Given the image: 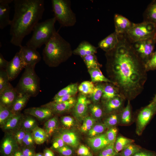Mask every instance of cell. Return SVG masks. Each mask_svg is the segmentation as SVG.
I'll return each mask as SVG.
<instances>
[{
  "instance_id": "6da1fadb",
  "label": "cell",
  "mask_w": 156,
  "mask_h": 156,
  "mask_svg": "<svg viewBox=\"0 0 156 156\" xmlns=\"http://www.w3.org/2000/svg\"><path fill=\"white\" fill-rule=\"evenodd\" d=\"M106 55L113 84L125 99H134L144 89L147 72L125 34H119L117 44Z\"/></svg>"
},
{
  "instance_id": "7a4b0ae2",
  "label": "cell",
  "mask_w": 156,
  "mask_h": 156,
  "mask_svg": "<svg viewBox=\"0 0 156 156\" xmlns=\"http://www.w3.org/2000/svg\"><path fill=\"white\" fill-rule=\"evenodd\" d=\"M14 12L10 25V42L20 47L23 39L42 18L43 0H14Z\"/></svg>"
},
{
  "instance_id": "3957f363",
  "label": "cell",
  "mask_w": 156,
  "mask_h": 156,
  "mask_svg": "<svg viewBox=\"0 0 156 156\" xmlns=\"http://www.w3.org/2000/svg\"><path fill=\"white\" fill-rule=\"evenodd\" d=\"M72 53L70 44L56 31L45 44L43 59L49 66H55L65 61Z\"/></svg>"
},
{
  "instance_id": "277c9868",
  "label": "cell",
  "mask_w": 156,
  "mask_h": 156,
  "mask_svg": "<svg viewBox=\"0 0 156 156\" xmlns=\"http://www.w3.org/2000/svg\"><path fill=\"white\" fill-rule=\"evenodd\" d=\"M56 21L54 17L37 23L26 46L37 49L45 44L56 31L55 27Z\"/></svg>"
},
{
  "instance_id": "5b68a950",
  "label": "cell",
  "mask_w": 156,
  "mask_h": 156,
  "mask_svg": "<svg viewBox=\"0 0 156 156\" xmlns=\"http://www.w3.org/2000/svg\"><path fill=\"white\" fill-rule=\"evenodd\" d=\"M36 65L26 66L17 86L15 88L19 94L36 96L40 90V79L35 71Z\"/></svg>"
},
{
  "instance_id": "8992f818",
  "label": "cell",
  "mask_w": 156,
  "mask_h": 156,
  "mask_svg": "<svg viewBox=\"0 0 156 156\" xmlns=\"http://www.w3.org/2000/svg\"><path fill=\"white\" fill-rule=\"evenodd\" d=\"M51 3L54 17L61 27H72L75 24L76 17L71 9L70 0H52Z\"/></svg>"
},
{
  "instance_id": "52a82bcc",
  "label": "cell",
  "mask_w": 156,
  "mask_h": 156,
  "mask_svg": "<svg viewBox=\"0 0 156 156\" xmlns=\"http://www.w3.org/2000/svg\"><path fill=\"white\" fill-rule=\"evenodd\" d=\"M131 42L156 38V25L143 21L138 23H133L131 28L125 34Z\"/></svg>"
},
{
  "instance_id": "ba28073f",
  "label": "cell",
  "mask_w": 156,
  "mask_h": 156,
  "mask_svg": "<svg viewBox=\"0 0 156 156\" xmlns=\"http://www.w3.org/2000/svg\"><path fill=\"white\" fill-rule=\"evenodd\" d=\"M156 113V103L151 101L139 112L137 118L136 133L140 135L146 125Z\"/></svg>"
},
{
  "instance_id": "9c48e42d",
  "label": "cell",
  "mask_w": 156,
  "mask_h": 156,
  "mask_svg": "<svg viewBox=\"0 0 156 156\" xmlns=\"http://www.w3.org/2000/svg\"><path fill=\"white\" fill-rule=\"evenodd\" d=\"M155 38L148 39L133 42H131L135 52L145 64L154 52V50L156 43Z\"/></svg>"
},
{
  "instance_id": "30bf717a",
  "label": "cell",
  "mask_w": 156,
  "mask_h": 156,
  "mask_svg": "<svg viewBox=\"0 0 156 156\" xmlns=\"http://www.w3.org/2000/svg\"><path fill=\"white\" fill-rule=\"evenodd\" d=\"M26 65L19 51L9 63L6 70L10 81L15 79Z\"/></svg>"
},
{
  "instance_id": "8fae6325",
  "label": "cell",
  "mask_w": 156,
  "mask_h": 156,
  "mask_svg": "<svg viewBox=\"0 0 156 156\" xmlns=\"http://www.w3.org/2000/svg\"><path fill=\"white\" fill-rule=\"evenodd\" d=\"M26 66L36 65L41 60V56L36 49L28 47L22 46L19 50Z\"/></svg>"
},
{
  "instance_id": "7c38bea8",
  "label": "cell",
  "mask_w": 156,
  "mask_h": 156,
  "mask_svg": "<svg viewBox=\"0 0 156 156\" xmlns=\"http://www.w3.org/2000/svg\"><path fill=\"white\" fill-rule=\"evenodd\" d=\"M90 103V101L85 95L82 94L79 96L73 111L74 116L78 120H83L87 116L88 105Z\"/></svg>"
},
{
  "instance_id": "4fadbf2b",
  "label": "cell",
  "mask_w": 156,
  "mask_h": 156,
  "mask_svg": "<svg viewBox=\"0 0 156 156\" xmlns=\"http://www.w3.org/2000/svg\"><path fill=\"white\" fill-rule=\"evenodd\" d=\"M18 94L15 88L10 84L0 93V104L10 109Z\"/></svg>"
},
{
  "instance_id": "5bb4252c",
  "label": "cell",
  "mask_w": 156,
  "mask_h": 156,
  "mask_svg": "<svg viewBox=\"0 0 156 156\" xmlns=\"http://www.w3.org/2000/svg\"><path fill=\"white\" fill-rule=\"evenodd\" d=\"M76 101V99L73 97L65 102L56 103L52 101L41 106L49 108L53 113H62L66 112L74 107Z\"/></svg>"
},
{
  "instance_id": "9a60e30c",
  "label": "cell",
  "mask_w": 156,
  "mask_h": 156,
  "mask_svg": "<svg viewBox=\"0 0 156 156\" xmlns=\"http://www.w3.org/2000/svg\"><path fill=\"white\" fill-rule=\"evenodd\" d=\"M114 21L115 31L118 34H126L133 23L126 17L118 14H114Z\"/></svg>"
},
{
  "instance_id": "2e32d148",
  "label": "cell",
  "mask_w": 156,
  "mask_h": 156,
  "mask_svg": "<svg viewBox=\"0 0 156 156\" xmlns=\"http://www.w3.org/2000/svg\"><path fill=\"white\" fill-rule=\"evenodd\" d=\"M125 100L124 97L120 95L103 102L104 112L108 114L120 112L124 108Z\"/></svg>"
},
{
  "instance_id": "e0dca14e",
  "label": "cell",
  "mask_w": 156,
  "mask_h": 156,
  "mask_svg": "<svg viewBox=\"0 0 156 156\" xmlns=\"http://www.w3.org/2000/svg\"><path fill=\"white\" fill-rule=\"evenodd\" d=\"M13 0H0V29H3L11 24V20L10 19V8L9 4Z\"/></svg>"
},
{
  "instance_id": "ac0fdd59",
  "label": "cell",
  "mask_w": 156,
  "mask_h": 156,
  "mask_svg": "<svg viewBox=\"0 0 156 156\" xmlns=\"http://www.w3.org/2000/svg\"><path fill=\"white\" fill-rule=\"evenodd\" d=\"M17 143L14 138L8 135L3 139L1 145V152L3 156H11L18 150Z\"/></svg>"
},
{
  "instance_id": "d6986e66",
  "label": "cell",
  "mask_w": 156,
  "mask_h": 156,
  "mask_svg": "<svg viewBox=\"0 0 156 156\" xmlns=\"http://www.w3.org/2000/svg\"><path fill=\"white\" fill-rule=\"evenodd\" d=\"M87 142L89 146L95 151H100L110 143L105 133L94 137H89Z\"/></svg>"
},
{
  "instance_id": "ffe728a7",
  "label": "cell",
  "mask_w": 156,
  "mask_h": 156,
  "mask_svg": "<svg viewBox=\"0 0 156 156\" xmlns=\"http://www.w3.org/2000/svg\"><path fill=\"white\" fill-rule=\"evenodd\" d=\"M119 40V34L114 31L100 41L98 45L99 47L107 52L114 49Z\"/></svg>"
},
{
  "instance_id": "44dd1931",
  "label": "cell",
  "mask_w": 156,
  "mask_h": 156,
  "mask_svg": "<svg viewBox=\"0 0 156 156\" xmlns=\"http://www.w3.org/2000/svg\"><path fill=\"white\" fill-rule=\"evenodd\" d=\"M64 141L66 145L76 148L79 144V137L75 132L68 129L60 131L58 135Z\"/></svg>"
},
{
  "instance_id": "7402d4cb",
  "label": "cell",
  "mask_w": 156,
  "mask_h": 156,
  "mask_svg": "<svg viewBox=\"0 0 156 156\" xmlns=\"http://www.w3.org/2000/svg\"><path fill=\"white\" fill-rule=\"evenodd\" d=\"M25 112L39 119L43 120L49 118L53 113L49 108L42 106L28 108L25 110Z\"/></svg>"
},
{
  "instance_id": "603a6c76",
  "label": "cell",
  "mask_w": 156,
  "mask_h": 156,
  "mask_svg": "<svg viewBox=\"0 0 156 156\" xmlns=\"http://www.w3.org/2000/svg\"><path fill=\"white\" fill-rule=\"evenodd\" d=\"M97 48L86 41H82L76 48L73 51L74 54L81 57L90 54H95L97 52Z\"/></svg>"
},
{
  "instance_id": "cb8c5ba5",
  "label": "cell",
  "mask_w": 156,
  "mask_h": 156,
  "mask_svg": "<svg viewBox=\"0 0 156 156\" xmlns=\"http://www.w3.org/2000/svg\"><path fill=\"white\" fill-rule=\"evenodd\" d=\"M120 95H121L118 88L114 84L110 83L104 84L101 98L103 102Z\"/></svg>"
},
{
  "instance_id": "d4e9b609",
  "label": "cell",
  "mask_w": 156,
  "mask_h": 156,
  "mask_svg": "<svg viewBox=\"0 0 156 156\" xmlns=\"http://www.w3.org/2000/svg\"><path fill=\"white\" fill-rule=\"evenodd\" d=\"M143 21L156 25V0L152 1L143 14Z\"/></svg>"
},
{
  "instance_id": "484cf974",
  "label": "cell",
  "mask_w": 156,
  "mask_h": 156,
  "mask_svg": "<svg viewBox=\"0 0 156 156\" xmlns=\"http://www.w3.org/2000/svg\"><path fill=\"white\" fill-rule=\"evenodd\" d=\"M30 96L27 94H19L10 109L14 114H17L24 107Z\"/></svg>"
},
{
  "instance_id": "4316f807",
  "label": "cell",
  "mask_w": 156,
  "mask_h": 156,
  "mask_svg": "<svg viewBox=\"0 0 156 156\" xmlns=\"http://www.w3.org/2000/svg\"><path fill=\"white\" fill-rule=\"evenodd\" d=\"M92 81L94 82H105L113 84L110 79L105 77L102 73L100 68H95L88 69Z\"/></svg>"
},
{
  "instance_id": "83f0119b",
  "label": "cell",
  "mask_w": 156,
  "mask_h": 156,
  "mask_svg": "<svg viewBox=\"0 0 156 156\" xmlns=\"http://www.w3.org/2000/svg\"><path fill=\"white\" fill-rule=\"evenodd\" d=\"M127 104L120 113V124L123 125L129 124L132 120L131 107L130 101L127 100Z\"/></svg>"
},
{
  "instance_id": "f1b7e54d",
  "label": "cell",
  "mask_w": 156,
  "mask_h": 156,
  "mask_svg": "<svg viewBox=\"0 0 156 156\" xmlns=\"http://www.w3.org/2000/svg\"><path fill=\"white\" fill-rule=\"evenodd\" d=\"M32 133L35 142L37 144H43L49 137L45 130L38 126L32 131Z\"/></svg>"
},
{
  "instance_id": "f546056e",
  "label": "cell",
  "mask_w": 156,
  "mask_h": 156,
  "mask_svg": "<svg viewBox=\"0 0 156 156\" xmlns=\"http://www.w3.org/2000/svg\"><path fill=\"white\" fill-rule=\"evenodd\" d=\"M134 140L121 135L117 136L114 143V149L117 153H120L129 144L134 143Z\"/></svg>"
},
{
  "instance_id": "4dcf8cb0",
  "label": "cell",
  "mask_w": 156,
  "mask_h": 156,
  "mask_svg": "<svg viewBox=\"0 0 156 156\" xmlns=\"http://www.w3.org/2000/svg\"><path fill=\"white\" fill-rule=\"evenodd\" d=\"M120 111L110 114V115L105 119L103 123L107 128L109 129L112 127H116L117 125L120 124Z\"/></svg>"
},
{
  "instance_id": "1f68e13d",
  "label": "cell",
  "mask_w": 156,
  "mask_h": 156,
  "mask_svg": "<svg viewBox=\"0 0 156 156\" xmlns=\"http://www.w3.org/2000/svg\"><path fill=\"white\" fill-rule=\"evenodd\" d=\"M58 125V120L56 116L49 119L45 123L44 130L49 137L51 135L57 130Z\"/></svg>"
},
{
  "instance_id": "d6a6232c",
  "label": "cell",
  "mask_w": 156,
  "mask_h": 156,
  "mask_svg": "<svg viewBox=\"0 0 156 156\" xmlns=\"http://www.w3.org/2000/svg\"><path fill=\"white\" fill-rule=\"evenodd\" d=\"M22 117V115L19 113L14 114L7 121L3 126L4 130H8L15 128L18 125Z\"/></svg>"
},
{
  "instance_id": "836d02e7",
  "label": "cell",
  "mask_w": 156,
  "mask_h": 156,
  "mask_svg": "<svg viewBox=\"0 0 156 156\" xmlns=\"http://www.w3.org/2000/svg\"><path fill=\"white\" fill-rule=\"evenodd\" d=\"M16 114L13 113L8 108L0 104V124L2 127L7 121Z\"/></svg>"
},
{
  "instance_id": "e575fe53",
  "label": "cell",
  "mask_w": 156,
  "mask_h": 156,
  "mask_svg": "<svg viewBox=\"0 0 156 156\" xmlns=\"http://www.w3.org/2000/svg\"><path fill=\"white\" fill-rule=\"evenodd\" d=\"M88 69L100 68L101 65L95 54H90L82 57Z\"/></svg>"
},
{
  "instance_id": "d590c367",
  "label": "cell",
  "mask_w": 156,
  "mask_h": 156,
  "mask_svg": "<svg viewBox=\"0 0 156 156\" xmlns=\"http://www.w3.org/2000/svg\"><path fill=\"white\" fill-rule=\"evenodd\" d=\"M103 87L104 84L99 83L97 84L95 86L93 92L90 95L91 100L94 103H98L101 99Z\"/></svg>"
},
{
  "instance_id": "8d00e7d4",
  "label": "cell",
  "mask_w": 156,
  "mask_h": 156,
  "mask_svg": "<svg viewBox=\"0 0 156 156\" xmlns=\"http://www.w3.org/2000/svg\"><path fill=\"white\" fill-rule=\"evenodd\" d=\"M142 148L140 146L134 143H131L120 153V156H132Z\"/></svg>"
},
{
  "instance_id": "74e56055",
  "label": "cell",
  "mask_w": 156,
  "mask_h": 156,
  "mask_svg": "<svg viewBox=\"0 0 156 156\" xmlns=\"http://www.w3.org/2000/svg\"><path fill=\"white\" fill-rule=\"evenodd\" d=\"M95 86L92 81H85L82 82L78 86V90L84 95L91 94Z\"/></svg>"
},
{
  "instance_id": "f35d334b",
  "label": "cell",
  "mask_w": 156,
  "mask_h": 156,
  "mask_svg": "<svg viewBox=\"0 0 156 156\" xmlns=\"http://www.w3.org/2000/svg\"><path fill=\"white\" fill-rule=\"evenodd\" d=\"M96 120L91 116H86L83 120L80 129L81 131L83 133L88 132L96 124Z\"/></svg>"
},
{
  "instance_id": "ab89813d",
  "label": "cell",
  "mask_w": 156,
  "mask_h": 156,
  "mask_svg": "<svg viewBox=\"0 0 156 156\" xmlns=\"http://www.w3.org/2000/svg\"><path fill=\"white\" fill-rule=\"evenodd\" d=\"M78 90V86L76 83L70 84L60 90L55 95L53 99L68 94H76Z\"/></svg>"
},
{
  "instance_id": "60d3db41",
  "label": "cell",
  "mask_w": 156,
  "mask_h": 156,
  "mask_svg": "<svg viewBox=\"0 0 156 156\" xmlns=\"http://www.w3.org/2000/svg\"><path fill=\"white\" fill-rule=\"evenodd\" d=\"M92 117L97 120L101 118L104 113V110L99 105L96 103L91 104L89 106Z\"/></svg>"
},
{
  "instance_id": "b9f144b4",
  "label": "cell",
  "mask_w": 156,
  "mask_h": 156,
  "mask_svg": "<svg viewBox=\"0 0 156 156\" xmlns=\"http://www.w3.org/2000/svg\"><path fill=\"white\" fill-rule=\"evenodd\" d=\"M107 128L103 123L95 124L88 132L90 138H92L103 133Z\"/></svg>"
},
{
  "instance_id": "7bdbcfd3",
  "label": "cell",
  "mask_w": 156,
  "mask_h": 156,
  "mask_svg": "<svg viewBox=\"0 0 156 156\" xmlns=\"http://www.w3.org/2000/svg\"><path fill=\"white\" fill-rule=\"evenodd\" d=\"M10 81L6 70L0 68V93L10 84Z\"/></svg>"
},
{
  "instance_id": "ee69618b",
  "label": "cell",
  "mask_w": 156,
  "mask_h": 156,
  "mask_svg": "<svg viewBox=\"0 0 156 156\" xmlns=\"http://www.w3.org/2000/svg\"><path fill=\"white\" fill-rule=\"evenodd\" d=\"M99 156H120L119 153H116L114 149V143H110L100 151Z\"/></svg>"
},
{
  "instance_id": "f6af8a7d",
  "label": "cell",
  "mask_w": 156,
  "mask_h": 156,
  "mask_svg": "<svg viewBox=\"0 0 156 156\" xmlns=\"http://www.w3.org/2000/svg\"><path fill=\"white\" fill-rule=\"evenodd\" d=\"M37 127L36 120L31 117H27L23 123V127L27 131H32Z\"/></svg>"
},
{
  "instance_id": "bcb514c9",
  "label": "cell",
  "mask_w": 156,
  "mask_h": 156,
  "mask_svg": "<svg viewBox=\"0 0 156 156\" xmlns=\"http://www.w3.org/2000/svg\"><path fill=\"white\" fill-rule=\"evenodd\" d=\"M145 67L147 72L156 70V51L153 53L145 63Z\"/></svg>"
},
{
  "instance_id": "7dc6e473",
  "label": "cell",
  "mask_w": 156,
  "mask_h": 156,
  "mask_svg": "<svg viewBox=\"0 0 156 156\" xmlns=\"http://www.w3.org/2000/svg\"><path fill=\"white\" fill-rule=\"evenodd\" d=\"M118 130L116 127L109 129L105 133L107 138L110 143H114L117 137Z\"/></svg>"
},
{
  "instance_id": "c3c4849f",
  "label": "cell",
  "mask_w": 156,
  "mask_h": 156,
  "mask_svg": "<svg viewBox=\"0 0 156 156\" xmlns=\"http://www.w3.org/2000/svg\"><path fill=\"white\" fill-rule=\"evenodd\" d=\"M34 143L35 142L32 133L26 132L23 140V144L27 147L33 148Z\"/></svg>"
},
{
  "instance_id": "681fc988",
  "label": "cell",
  "mask_w": 156,
  "mask_h": 156,
  "mask_svg": "<svg viewBox=\"0 0 156 156\" xmlns=\"http://www.w3.org/2000/svg\"><path fill=\"white\" fill-rule=\"evenodd\" d=\"M66 145V144L63 140L58 135L54 140L51 148L55 150Z\"/></svg>"
},
{
  "instance_id": "f907efd6",
  "label": "cell",
  "mask_w": 156,
  "mask_h": 156,
  "mask_svg": "<svg viewBox=\"0 0 156 156\" xmlns=\"http://www.w3.org/2000/svg\"><path fill=\"white\" fill-rule=\"evenodd\" d=\"M61 122L64 126L69 128L74 125V120L72 117L69 116H66L62 117Z\"/></svg>"
},
{
  "instance_id": "816d5d0a",
  "label": "cell",
  "mask_w": 156,
  "mask_h": 156,
  "mask_svg": "<svg viewBox=\"0 0 156 156\" xmlns=\"http://www.w3.org/2000/svg\"><path fill=\"white\" fill-rule=\"evenodd\" d=\"M55 151L63 156H71L73 154V152L72 149L67 145Z\"/></svg>"
},
{
  "instance_id": "f5cc1de1",
  "label": "cell",
  "mask_w": 156,
  "mask_h": 156,
  "mask_svg": "<svg viewBox=\"0 0 156 156\" xmlns=\"http://www.w3.org/2000/svg\"><path fill=\"white\" fill-rule=\"evenodd\" d=\"M26 133V132L23 130H19L16 132L14 135V138L17 143L20 145L23 144V140Z\"/></svg>"
},
{
  "instance_id": "db71d44e",
  "label": "cell",
  "mask_w": 156,
  "mask_h": 156,
  "mask_svg": "<svg viewBox=\"0 0 156 156\" xmlns=\"http://www.w3.org/2000/svg\"><path fill=\"white\" fill-rule=\"evenodd\" d=\"M132 156H156V153L153 151L142 148Z\"/></svg>"
},
{
  "instance_id": "11a10c76",
  "label": "cell",
  "mask_w": 156,
  "mask_h": 156,
  "mask_svg": "<svg viewBox=\"0 0 156 156\" xmlns=\"http://www.w3.org/2000/svg\"><path fill=\"white\" fill-rule=\"evenodd\" d=\"M77 153L80 156H88L90 155L88 148L83 145L79 146L77 151Z\"/></svg>"
},
{
  "instance_id": "9f6ffc18",
  "label": "cell",
  "mask_w": 156,
  "mask_h": 156,
  "mask_svg": "<svg viewBox=\"0 0 156 156\" xmlns=\"http://www.w3.org/2000/svg\"><path fill=\"white\" fill-rule=\"evenodd\" d=\"M75 94H68L53 99V102L56 103L65 102L69 100L70 98L73 97Z\"/></svg>"
},
{
  "instance_id": "6f0895ef",
  "label": "cell",
  "mask_w": 156,
  "mask_h": 156,
  "mask_svg": "<svg viewBox=\"0 0 156 156\" xmlns=\"http://www.w3.org/2000/svg\"><path fill=\"white\" fill-rule=\"evenodd\" d=\"M24 156H35V153L33 148L26 147L21 150Z\"/></svg>"
},
{
  "instance_id": "680465c9",
  "label": "cell",
  "mask_w": 156,
  "mask_h": 156,
  "mask_svg": "<svg viewBox=\"0 0 156 156\" xmlns=\"http://www.w3.org/2000/svg\"><path fill=\"white\" fill-rule=\"evenodd\" d=\"M9 62L5 60L3 57L2 54L0 53V68L6 69Z\"/></svg>"
},
{
  "instance_id": "91938a15",
  "label": "cell",
  "mask_w": 156,
  "mask_h": 156,
  "mask_svg": "<svg viewBox=\"0 0 156 156\" xmlns=\"http://www.w3.org/2000/svg\"><path fill=\"white\" fill-rule=\"evenodd\" d=\"M43 154L44 156H54L53 152L49 148H47L44 150Z\"/></svg>"
},
{
  "instance_id": "94428289",
  "label": "cell",
  "mask_w": 156,
  "mask_h": 156,
  "mask_svg": "<svg viewBox=\"0 0 156 156\" xmlns=\"http://www.w3.org/2000/svg\"><path fill=\"white\" fill-rule=\"evenodd\" d=\"M13 156H24L21 150H17L13 154Z\"/></svg>"
},
{
  "instance_id": "6125c7cd",
  "label": "cell",
  "mask_w": 156,
  "mask_h": 156,
  "mask_svg": "<svg viewBox=\"0 0 156 156\" xmlns=\"http://www.w3.org/2000/svg\"><path fill=\"white\" fill-rule=\"evenodd\" d=\"M35 156H44L43 153H38L35 154Z\"/></svg>"
},
{
  "instance_id": "be15d7a7",
  "label": "cell",
  "mask_w": 156,
  "mask_h": 156,
  "mask_svg": "<svg viewBox=\"0 0 156 156\" xmlns=\"http://www.w3.org/2000/svg\"><path fill=\"white\" fill-rule=\"evenodd\" d=\"M151 101L156 103V92L154 98Z\"/></svg>"
},
{
  "instance_id": "e7e4bbea",
  "label": "cell",
  "mask_w": 156,
  "mask_h": 156,
  "mask_svg": "<svg viewBox=\"0 0 156 156\" xmlns=\"http://www.w3.org/2000/svg\"><path fill=\"white\" fill-rule=\"evenodd\" d=\"M88 156H92V155H88Z\"/></svg>"
},
{
  "instance_id": "03108f58",
  "label": "cell",
  "mask_w": 156,
  "mask_h": 156,
  "mask_svg": "<svg viewBox=\"0 0 156 156\" xmlns=\"http://www.w3.org/2000/svg\"><path fill=\"white\" fill-rule=\"evenodd\" d=\"M11 156H13V155H11Z\"/></svg>"
},
{
  "instance_id": "003e7915",
  "label": "cell",
  "mask_w": 156,
  "mask_h": 156,
  "mask_svg": "<svg viewBox=\"0 0 156 156\" xmlns=\"http://www.w3.org/2000/svg\"><path fill=\"white\" fill-rule=\"evenodd\" d=\"M155 39H156V38Z\"/></svg>"
}]
</instances>
